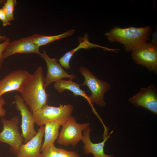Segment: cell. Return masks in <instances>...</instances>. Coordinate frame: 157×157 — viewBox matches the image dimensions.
<instances>
[{
  "label": "cell",
  "mask_w": 157,
  "mask_h": 157,
  "mask_svg": "<svg viewBox=\"0 0 157 157\" xmlns=\"http://www.w3.org/2000/svg\"><path fill=\"white\" fill-rule=\"evenodd\" d=\"M73 106L70 104H61L58 107L47 104L33 112L35 123L39 126L48 122L57 123L62 126L72 115Z\"/></svg>",
  "instance_id": "cell-3"
},
{
  "label": "cell",
  "mask_w": 157,
  "mask_h": 157,
  "mask_svg": "<svg viewBox=\"0 0 157 157\" xmlns=\"http://www.w3.org/2000/svg\"><path fill=\"white\" fill-rule=\"evenodd\" d=\"M152 27L131 26L122 28L115 26L104 35L109 42H117L123 45L126 51H132L150 39Z\"/></svg>",
  "instance_id": "cell-2"
},
{
  "label": "cell",
  "mask_w": 157,
  "mask_h": 157,
  "mask_svg": "<svg viewBox=\"0 0 157 157\" xmlns=\"http://www.w3.org/2000/svg\"><path fill=\"white\" fill-rule=\"evenodd\" d=\"M80 86L78 84L70 79L65 80L61 79L55 82L53 85L54 88L59 93H61L65 90H68L72 92L75 97L80 96L84 97L88 101L92 107L94 111L95 112L90 100L89 96L83 90L80 88Z\"/></svg>",
  "instance_id": "cell-16"
},
{
  "label": "cell",
  "mask_w": 157,
  "mask_h": 157,
  "mask_svg": "<svg viewBox=\"0 0 157 157\" xmlns=\"http://www.w3.org/2000/svg\"><path fill=\"white\" fill-rule=\"evenodd\" d=\"M44 125V140L40 149L41 151L49 147L54 145V142L59 136V129L61 126L55 122H48Z\"/></svg>",
  "instance_id": "cell-17"
},
{
  "label": "cell",
  "mask_w": 157,
  "mask_h": 157,
  "mask_svg": "<svg viewBox=\"0 0 157 157\" xmlns=\"http://www.w3.org/2000/svg\"><path fill=\"white\" fill-rule=\"evenodd\" d=\"M10 42V39L9 38L4 42L0 43V69L2 67L3 59L2 56L3 52L8 44Z\"/></svg>",
  "instance_id": "cell-21"
},
{
  "label": "cell",
  "mask_w": 157,
  "mask_h": 157,
  "mask_svg": "<svg viewBox=\"0 0 157 157\" xmlns=\"http://www.w3.org/2000/svg\"><path fill=\"white\" fill-rule=\"evenodd\" d=\"M8 38L5 36H1L0 35V43H2L6 40Z\"/></svg>",
  "instance_id": "cell-25"
},
{
  "label": "cell",
  "mask_w": 157,
  "mask_h": 157,
  "mask_svg": "<svg viewBox=\"0 0 157 157\" xmlns=\"http://www.w3.org/2000/svg\"><path fill=\"white\" fill-rule=\"evenodd\" d=\"M5 103L4 99L2 97H0V117L3 118L6 115V111L3 106Z\"/></svg>",
  "instance_id": "cell-23"
},
{
  "label": "cell",
  "mask_w": 157,
  "mask_h": 157,
  "mask_svg": "<svg viewBox=\"0 0 157 157\" xmlns=\"http://www.w3.org/2000/svg\"><path fill=\"white\" fill-rule=\"evenodd\" d=\"M31 75L27 71H13L0 80V97L4 94L12 91H21Z\"/></svg>",
  "instance_id": "cell-9"
},
{
  "label": "cell",
  "mask_w": 157,
  "mask_h": 157,
  "mask_svg": "<svg viewBox=\"0 0 157 157\" xmlns=\"http://www.w3.org/2000/svg\"><path fill=\"white\" fill-rule=\"evenodd\" d=\"M44 126L40 127L36 135L20 148L16 157H40Z\"/></svg>",
  "instance_id": "cell-13"
},
{
  "label": "cell",
  "mask_w": 157,
  "mask_h": 157,
  "mask_svg": "<svg viewBox=\"0 0 157 157\" xmlns=\"http://www.w3.org/2000/svg\"><path fill=\"white\" fill-rule=\"evenodd\" d=\"M40 56L45 61L47 67V75L44 78L45 86L46 87L52 83L56 82L64 78L73 80L77 78L74 74H69L58 63L56 58H51L49 57L46 51H42Z\"/></svg>",
  "instance_id": "cell-11"
},
{
  "label": "cell",
  "mask_w": 157,
  "mask_h": 157,
  "mask_svg": "<svg viewBox=\"0 0 157 157\" xmlns=\"http://www.w3.org/2000/svg\"><path fill=\"white\" fill-rule=\"evenodd\" d=\"M79 71L84 78L83 83L80 85L87 86L91 92L89 96L91 103L104 107L106 104L104 94L110 89V84L96 77L86 67H80Z\"/></svg>",
  "instance_id": "cell-4"
},
{
  "label": "cell",
  "mask_w": 157,
  "mask_h": 157,
  "mask_svg": "<svg viewBox=\"0 0 157 157\" xmlns=\"http://www.w3.org/2000/svg\"><path fill=\"white\" fill-rule=\"evenodd\" d=\"M14 98L15 101L13 103L15 104L16 109L20 112L21 116V134L24 138V143L25 144L37 133L35 128V122L32 113L24 102L21 95L16 94Z\"/></svg>",
  "instance_id": "cell-8"
},
{
  "label": "cell",
  "mask_w": 157,
  "mask_h": 157,
  "mask_svg": "<svg viewBox=\"0 0 157 157\" xmlns=\"http://www.w3.org/2000/svg\"><path fill=\"white\" fill-rule=\"evenodd\" d=\"M89 125V123H78L75 117L71 115L62 125L57 139V143L66 146L71 145L75 147L83 138V131Z\"/></svg>",
  "instance_id": "cell-5"
},
{
  "label": "cell",
  "mask_w": 157,
  "mask_h": 157,
  "mask_svg": "<svg viewBox=\"0 0 157 157\" xmlns=\"http://www.w3.org/2000/svg\"><path fill=\"white\" fill-rule=\"evenodd\" d=\"M44 78L42 68L40 66L19 92L32 113L47 104L49 95L46 91Z\"/></svg>",
  "instance_id": "cell-1"
},
{
  "label": "cell",
  "mask_w": 157,
  "mask_h": 157,
  "mask_svg": "<svg viewBox=\"0 0 157 157\" xmlns=\"http://www.w3.org/2000/svg\"><path fill=\"white\" fill-rule=\"evenodd\" d=\"M129 101L136 107H142L154 114H157V90L154 84L141 88L140 91L130 97Z\"/></svg>",
  "instance_id": "cell-10"
},
{
  "label": "cell",
  "mask_w": 157,
  "mask_h": 157,
  "mask_svg": "<svg viewBox=\"0 0 157 157\" xmlns=\"http://www.w3.org/2000/svg\"><path fill=\"white\" fill-rule=\"evenodd\" d=\"M17 4L16 0H6L2 6V9L10 22L15 19L13 12Z\"/></svg>",
  "instance_id": "cell-20"
},
{
  "label": "cell",
  "mask_w": 157,
  "mask_h": 157,
  "mask_svg": "<svg viewBox=\"0 0 157 157\" xmlns=\"http://www.w3.org/2000/svg\"><path fill=\"white\" fill-rule=\"evenodd\" d=\"M41 152L40 157H81L74 151L57 148L54 145L47 148Z\"/></svg>",
  "instance_id": "cell-19"
},
{
  "label": "cell",
  "mask_w": 157,
  "mask_h": 157,
  "mask_svg": "<svg viewBox=\"0 0 157 157\" xmlns=\"http://www.w3.org/2000/svg\"><path fill=\"white\" fill-rule=\"evenodd\" d=\"M92 129L89 127L83 131V137L81 140L84 144L83 149L84 154L88 155L92 154L93 157H114V155H107L104 151V147L106 141L110 137V135L113 132L111 131L110 134L104 137L103 141L98 143H94L91 140L90 133Z\"/></svg>",
  "instance_id": "cell-14"
},
{
  "label": "cell",
  "mask_w": 157,
  "mask_h": 157,
  "mask_svg": "<svg viewBox=\"0 0 157 157\" xmlns=\"http://www.w3.org/2000/svg\"><path fill=\"white\" fill-rule=\"evenodd\" d=\"M6 0H0V4H3L5 2Z\"/></svg>",
  "instance_id": "cell-26"
},
{
  "label": "cell",
  "mask_w": 157,
  "mask_h": 157,
  "mask_svg": "<svg viewBox=\"0 0 157 157\" xmlns=\"http://www.w3.org/2000/svg\"><path fill=\"white\" fill-rule=\"evenodd\" d=\"M152 38L151 43L157 46V28L155 31L152 34Z\"/></svg>",
  "instance_id": "cell-24"
},
{
  "label": "cell",
  "mask_w": 157,
  "mask_h": 157,
  "mask_svg": "<svg viewBox=\"0 0 157 157\" xmlns=\"http://www.w3.org/2000/svg\"><path fill=\"white\" fill-rule=\"evenodd\" d=\"M74 30L70 29L62 34L53 36H47L34 34L28 37L30 40L38 48L51 42L64 38L74 34Z\"/></svg>",
  "instance_id": "cell-18"
},
{
  "label": "cell",
  "mask_w": 157,
  "mask_h": 157,
  "mask_svg": "<svg viewBox=\"0 0 157 157\" xmlns=\"http://www.w3.org/2000/svg\"><path fill=\"white\" fill-rule=\"evenodd\" d=\"M0 20L2 21L3 25L4 26L10 25V22L8 19L2 8H0Z\"/></svg>",
  "instance_id": "cell-22"
},
{
  "label": "cell",
  "mask_w": 157,
  "mask_h": 157,
  "mask_svg": "<svg viewBox=\"0 0 157 157\" xmlns=\"http://www.w3.org/2000/svg\"><path fill=\"white\" fill-rule=\"evenodd\" d=\"M41 53L28 37L10 42L3 51L2 56L3 59L16 53Z\"/></svg>",
  "instance_id": "cell-12"
},
{
  "label": "cell",
  "mask_w": 157,
  "mask_h": 157,
  "mask_svg": "<svg viewBox=\"0 0 157 157\" xmlns=\"http://www.w3.org/2000/svg\"><path fill=\"white\" fill-rule=\"evenodd\" d=\"M131 57L137 64L157 73V45L146 42L132 51Z\"/></svg>",
  "instance_id": "cell-7"
},
{
  "label": "cell",
  "mask_w": 157,
  "mask_h": 157,
  "mask_svg": "<svg viewBox=\"0 0 157 157\" xmlns=\"http://www.w3.org/2000/svg\"><path fill=\"white\" fill-rule=\"evenodd\" d=\"M78 40L79 44L76 47L66 53L58 60L60 65L62 67H63L66 69H70V66L69 65L70 60L74 53L80 49L100 48L103 49L104 51H113L116 53H117V51L119 50L118 49H110L90 42L89 40L88 35L87 33L85 34L82 37L79 36Z\"/></svg>",
  "instance_id": "cell-15"
},
{
  "label": "cell",
  "mask_w": 157,
  "mask_h": 157,
  "mask_svg": "<svg viewBox=\"0 0 157 157\" xmlns=\"http://www.w3.org/2000/svg\"><path fill=\"white\" fill-rule=\"evenodd\" d=\"M3 129L0 132V142L8 144L11 152L16 155L24 142V138L19 131V117L16 116L10 119H1Z\"/></svg>",
  "instance_id": "cell-6"
}]
</instances>
